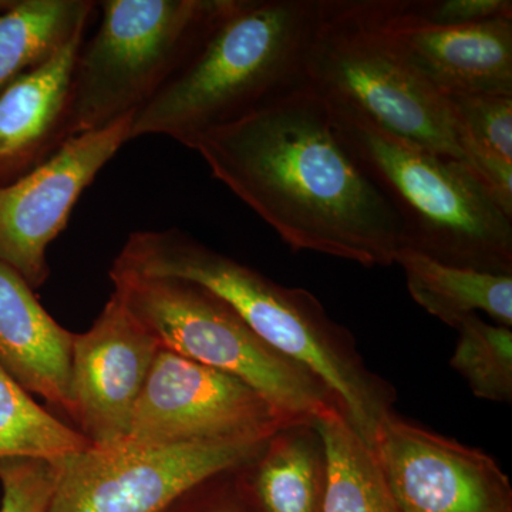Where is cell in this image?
<instances>
[{
  "instance_id": "1",
  "label": "cell",
  "mask_w": 512,
  "mask_h": 512,
  "mask_svg": "<svg viewBox=\"0 0 512 512\" xmlns=\"http://www.w3.org/2000/svg\"><path fill=\"white\" fill-rule=\"evenodd\" d=\"M192 150L292 251L375 268L393 265L403 247L399 217L311 86L212 131Z\"/></svg>"
},
{
  "instance_id": "2",
  "label": "cell",
  "mask_w": 512,
  "mask_h": 512,
  "mask_svg": "<svg viewBox=\"0 0 512 512\" xmlns=\"http://www.w3.org/2000/svg\"><path fill=\"white\" fill-rule=\"evenodd\" d=\"M113 264L217 295L266 345L326 384L369 447L380 421L393 413L392 384L367 367L350 330L306 289L278 284L177 228L131 232Z\"/></svg>"
},
{
  "instance_id": "3",
  "label": "cell",
  "mask_w": 512,
  "mask_h": 512,
  "mask_svg": "<svg viewBox=\"0 0 512 512\" xmlns=\"http://www.w3.org/2000/svg\"><path fill=\"white\" fill-rule=\"evenodd\" d=\"M333 0H231L194 57L143 109L131 140L200 138L309 86L306 64Z\"/></svg>"
},
{
  "instance_id": "4",
  "label": "cell",
  "mask_w": 512,
  "mask_h": 512,
  "mask_svg": "<svg viewBox=\"0 0 512 512\" xmlns=\"http://www.w3.org/2000/svg\"><path fill=\"white\" fill-rule=\"evenodd\" d=\"M326 101L343 143L399 217L402 248L458 268L512 275V217L466 163Z\"/></svg>"
},
{
  "instance_id": "5",
  "label": "cell",
  "mask_w": 512,
  "mask_h": 512,
  "mask_svg": "<svg viewBox=\"0 0 512 512\" xmlns=\"http://www.w3.org/2000/svg\"><path fill=\"white\" fill-rule=\"evenodd\" d=\"M109 275L114 295L163 348L237 377L292 423H315L343 413L326 384L266 345L231 306L208 289L114 264Z\"/></svg>"
},
{
  "instance_id": "6",
  "label": "cell",
  "mask_w": 512,
  "mask_h": 512,
  "mask_svg": "<svg viewBox=\"0 0 512 512\" xmlns=\"http://www.w3.org/2000/svg\"><path fill=\"white\" fill-rule=\"evenodd\" d=\"M231 0H103L70 94L72 136L136 114L184 69Z\"/></svg>"
},
{
  "instance_id": "7",
  "label": "cell",
  "mask_w": 512,
  "mask_h": 512,
  "mask_svg": "<svg viewBox=\"0 0 512 512\" xmlns=\"http://www.w3.org/2000/svg\"><path fill=\"white\" fill-rule=\"evenodd\" d=\"M383 12L384 0H333L309 50V86L394 136L464 163L447 97L390 42Z\"/></svg>"
},
{
  "instance_id": "8",
  "label": "cell",
  "mask_w": 512,
  "mask_h": 512,
  "mask_svg": "<svg viewBox=\"0 0 512 512\" xmlns=\"http://www.w3.org/2000/svg\"><path fill=\"white\" fill-rule=\"evenodd\" d=\"M265 443L90 447L60 460L49 512H161L195 484L247 466Z\"/></svg>"
},
{
  "instance_id": "9",
  "label": "cell",
  "mask_w": 512,
  "mask_h": 512,
  "mask_svg": "<svg viewBox=\"0 0 512 512\" xmlns=\"http://www.w3.org/2000/svg\"><path fill=\"white\" fill-rule=\"evenodd\" d=\"M291 424L237 377L161 348L127 440L158 447L264 441Z\"/></svg>"
},
{
  "instance_id": "10",
  "label": "cell",
  "mask_w": 512,
  "mask_h": 512,
  "mask_svg": "<svg viewBox=\"0 0 512 512\" xmlns=\"http://www.w3.org/2000/svg\"><path fill=\"white\" fill-rule=\"evenodd\" d=\"M134 116L73 137L46 163L0 187V261L35 291L50 276L47 249L86 188L131 141Z\"/></svg>"
},
{
  "instance_id": "11",
  "label": "cell",
  "mask_w": 512,
  "mask_h": 512,
  "mask_svg": "<svg viewBox=\"0 0 512 512\" xmlns=\"http://www.w3.org/2000/svg\"><path fill=\"white\" fill-rule=\"evenodd\" d=\"M402 512H512L510 478L493 457L390 413L370 444Z\"/></svg>"
},
{
  "instance_id": "12",
  "label": "cell",
  "mask_w": 512,
  "mask_h": 512,
  "mask_svg": "<svg viewBox=\"0 0 512 512\" xmlns=\"http://www.w3.org/2000/svg\"><path fill=\"white\" fill-rule=\"evenodd\" d=\"M161 348L156 336L114 293L92 328L74 335L70 417L93 447L127 440L134 410Z\"/></svg>"
},
{
  "instance_id": "13",
  "label": "cell",
  "mask_w": 512,
  "mask_h": 512,
  "mask_svg": "<svg viewBox=\"0 0 512 512\" xmlns=\"http://www.w3.org/2000/svg\"><path fill=\"white\" fill-rule=\"evenodd\" d=\"M383 28L407 63L443 96H512V19L436 26L407 0H384Z\"/></svg>"
},
{
  "instance_id": "14",
  "label": "cell",
  "mask_w": 512,
  "mask_h": 512,
  "mask_svg": "<svg viewBox=\"0 0 512 512\" xmlns=\"http://www.w3.org/2000/svg\"><path fill=\"white\" fill-rule=\"evenodd\" d=\"M84 33L86 28L0 92V187L46 163L72 140L70 94Z\"/></svg>"
},
{
  "instance_id": "15",
  "label": "cell",
  "mask_w": 512,
  "mask_h": 512,
  "mask_svg": "<svg viewBox=\"0 0 512 512\" xmlns=\"http://www.w3.org/2000/svg\"><path fill=\"white\" fill-rule=\"evenodd\" d=\"M74 335L43 308L35 289L0 261V366L69 417Z\"/></svg>"
},
{
  "instance_id": "16",
  "label": "cell",
  "mask_w": 512,
  "mask_h": 512,
  "mask_svg": "<svg viewBox=\"0 0 512 512\" xmlns=\"http://www.w3.org/2000/svg\"><path fill=\"white\" fill-rule=\"evenodd\" d=\"M261 512H320L326 454L315 423H295L266 440L255 460L242 467Z\"/></svg>"
},
{
  "instance_id": "17",
  "label": "cell",
  "mask_w": 512,
  "mask_h": 512,
  "mask_svg": "<svg viewBox=\"0 0 512 512\" xmlns=\"http://www.w3.org/2000/svg\"><path fill=\"white\" fill-rule=\"evenodd\" d=\"M394 264L403 269L417 305L456 329L478 312L497 325L512 326V275L443 264L410 248H400Z\"/></svg>"
},
{
  "instance_id": "18",
  "label": "cell",
  "mask_w": 512,
  "mask_h": 512,
  "mask_svg": "<svg viewBox=\"0 0 512 512\" xmlns=\"http://www.w3.org/2000/svg\"><path fill=\"white\" fill-rule=\"evenodd\" d=\"M96 8L93 0H0V92L55 56Z\"/></svg>"
},
{
  "instance_id": "19",
  "label": "cell",
  "mask_w": 512,
  "mask_h": 512,
  "mask_svg": "<svg viewBox=\"0 0 512 512\" xmlns=\"http://www.w3.org/2000/svg\"><path fill=\"white\" fill-rule=\"evenodd\" d=\"M326 454L320 512H402L375 456L342 413L315 421Z\"/></svg>"
},
{
  "instance_id": "20",
  "label": "cell",
  "mask_w": 512,
  "mask_h": 512,
  "mask_svg": "<svg viewBox=\"0 0 512 512\" xmlns=\"http://www.w3.org/2000/svg\"><path fill=\"white\" fill-rule=\"evenodd\" d=\"M92 443L40 406L0 366V460L13 457L62 460Z\"/></svg>"
},
{
  "instance_id": "21",
  "label": "cell",
  "mask_w": 512,
  "mask_h": 512,
  "mask_svg": "<svg viewBox=\"0 0 512 512\" xmlns=\"http://www.w3.org/2000/svg\"><path fill=\"white\" fill-rule=\"evenodd\" d=\"M458 339L450 366L471 393L488 402H512V332L507 326L468 316L456 328Z\"/></svg>"
},
{
  "instance_id": "22",
  "label": "cell",
  "mask_w": 512,
  "mask_h": 512,
  "mask_svg": "<svg viewBox=\"0 0 512 512\" xmlns=\"http://www.w3.org/2000/svg\"><path fill=\"white\" fill-rule=\"evenodd\" d=\"M458 127L464 163L471 151H485L512 163V96H447Z\"/></svg>"
},
{
  "instance_id": "23",
  "label": "cell",
  "mask_w": 512,
  "mask_h": 512,
  "mask_svg": "<svg viewBox=\"0 0 512 512\" xmlns=\"http://www.w3.org/2000/svg\"><path fill=\"white\" fill-rule=\"evenodd\" d=\"M60 460L13 457L0 460V512H49Z\"/></svg>"
},
{
  "instance_id": "24",
  "label": "cell",
  "mask_w": 512,
  "mask_h": 512,
  "mask_svg": "<svg viewBox=\"0 0 512 512\" xmlns=\"http://www.w3.org/2000/svg\"><path fill=\"white\" fill-rule=\"evenodd\" d=\"M242 467L195 484L161 512H261L249 494Z\"/></svg>"
},
{
  "instance_id": "25",
  "label": "cell",
  "mask_w": 512,
  "mask_h": 512,
  "mask_svg": "<svg viewBox=\"0 0 512 512\" xmlns=\"http://www.w3.org/2000/svg\"><path fill=\"white\" fill-rule=\"evenodd\" d=\"M417 18L436 26H466L494 19H512L511 0H407Z\"/></svg>"
}]
</instances>
